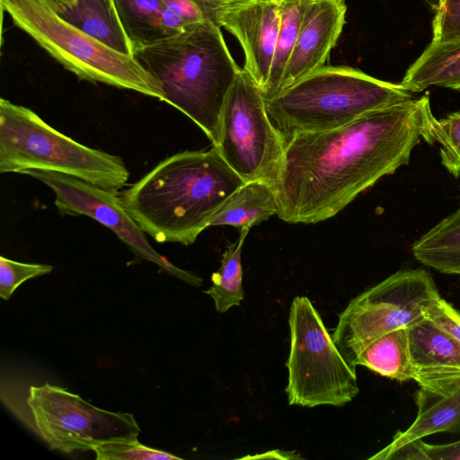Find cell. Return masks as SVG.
<instances>
[{
  "label": "cell",
  "mask_w": 460,
  "mask_h": 460,
  "mask_svg": "<svg viewBox=\"0 0 460 460\" xmlns=\"http://www.w3.org/2000/svg\"><path fill=\"white\" fill-rule=\"evenodd\" d=\"M423 447L429 460H460V439L440 445L423 442Z\"/></svg>",
  "instance_id": "31"
},
{
  "label": "cell",
  "mask_w": 460,
  "mask_h": 460,
  "mask_svg": "<svg viewBox=\"0 0 460 460\" xmlns=\"http://www.w3.org/2000/svg\"><path fill=\"white\" fill-rule=\"evenodd\" d=\"M132 55L159 83L162 102L188 116L217 146L224 106L241 68L221 28L211 22L195 23Z\"/></svg>",
  "instance_id": "3"
},
{
  "label": "cell",
  "mask_w": 460,
  "mask_h": 460,
  "mask_svg": "<svg viewBox=\"0 0 460 460\" xmlns=\"http://www.w3.org/2000/svg\"><path fill=\"white\" fill-rule=\"evenodd\" d=\"M433 9L431 42L460 40V0H436Z\"/></svg>",
  "instance_id": "28"
},
{
  "label": "cell",
  "mask_w": 460,
  "mask_h": 460,
  "mask_svg": "<svg viewBox=\"0 0 460 460\" xmlns=\"http://www.w3.org/2000/svg\"><path fill=\"white\" fill-rule=\"evenodd\" d=\"M413 381L422 389L447 393L460 383V341L425 317L407 327Z\"/></svg>",
  "instance_id": "14"
},
{
  "label": "cell",
  "mask_w": 460,
  "mask_h": 460,
  "mask_svg": "<svg viewBox=\"0 0 460 460\" xmlns=\"http://www.w3.org/2000/svg\"><path fill=\"white\" fill-rule=\"evenodd\" d=\"M93 451L97 460H182L167 451L141 444L137 436L102 442Z\"/></svg>",
  "instance_id": "26"
},
{
  "label": "cell",
  "mask_w": 460,
  "mask_h": 460,
  "mask_svg": "<svg viewBox=\"0 0 460 460\" xmlns=\"http://www.w3.org/2000/svg\"><path fill=\"white\" fill-rule=\"evenodd\" d=\"M430 112L427 93L332 130L291 137L275 184L279 218L316 224L336 216L379 179L409 164Z\"/></svg>",
  "instance_id": "1"
},
{
  "label": "cell",
  "mask_w": 460,
  "mask_h": 460,
  "mask_svg": "<svg viewBox=\"0 0 460 460\" xmlns=\"http://www.w3.org/2000/svg\"><path fill=\"white\" fill-rule=\"evenodd\" d=\"M438 296L437 286L428 270H398L350 300L339 314L332 338L351 367L355 358L369 342L387 332L407 327L423 318L424 307Z\"/></svg>",
  "instance_id": "8"
},
{
  "label": "cell",
  "mask_w": 460,
  "mask_h": 460,
  "mask_svg": "<svg viewBox=\"0 0 460 460\" xmlns=\"http://www.w3.org/2000/svg\"><path fill=\"white\" fill-rule=\"evenodd\" d=\"M217 24L232 33L244 53L243 69L261 93L265 89L274 58L280 14L278 0H227Z\"/></svg>",
  "instance_id": "12"
},
{
  "label": "cell",
  "mask_w": 460,
  "mask_h": 460,
  "mask_svg": "<svg viewBox=\"0 0 460 460\" xmlns=\"http://www.w3.org/2000/svg\"><path fill=\"white\" fill-rule=\"evenodd\" d=\"M243 183L212 146L162 160L119 195L128 214L155 242L188 246Z\"/></svg>",
  "instance_id": "2"
},
{
  "label": "cell",
  "mask_w": 460,
  "mask_h": 460,
  "mask_svg": "<svg viewBox=\"0 0 460 460\" xmlns=\"http://www.w3.org/2000/svg\"><path fill=\"white\" fill-rule=\"evenodd\" d=\"M27 404L38 435L63 453L93 450L105 441L138 436L132 413L98 408L65 388L31 386Z\"/></svg>",
  "instance_id": "10"
},
{
  "label": "cell",
  "mask_w": 460,
  "mask_h": 460,
  "mask_svg": "<svg viewBox=\"0 0 460 460\" xmlns=\"http://www.w3.org/2000/svg\"><path fill=\"white\" fill-rule=\"evenodd\" d=\"M456 212L460 215V208L456 210Z\"/></svg>",
  "instance_id": "34"
},
{
  "label": "cell",
  "mask_w": 460,
  "mask_h": 460,
  "mask_svg": "<svg viewBox=\"0 0 460 460\" xmlns=\"http://www.w3.org/2000/svg\"><path fill=\"white\" fill-rule=\"evenodd\" d=\"M13 23L78 78L163 100L159 83L119 53L62 19L41 0H1Z\"/></svg>",
  "instance_id": "6"
},
{
  "label": "cell",
  "mask_w": 460,
  "mask_h": 460,
  "mask_svg": "<svg viewBox=\"0 0 460 460\" xmlns=\"http://www.w3.org/2000/svg\"><path fill=\"white\" fill-rule=\"evenodd\" d=\"M423 315L438 328L460 341V312L441 296L431 300Z\"/></svg>",
  "instance_id": "29"
},
{
  "label": "cell",
  "mask_w": 460,
  "mask_h": 460,
  "mask_svg": "<svg viewBox=\"0 0 460 460\" xmlns=\"http://www.w3.org/2000/svg\"><path fill=\"white\" fill-rule=\"evenodd\" d=\"M122 27L133 50L172 36L165 26L161 0H114Z\"/></svg>",
  "instance_id": "20"
},
{
  "label": "cell",
  "mask_w": 460,
  "mask_h": 460,
  "mask_svg": "<svg viewBox=\"0 0 460 460\" xmlns=\"http://www.w3.org/2000/svg\"><path fill=\"white\" fill-rule=\"evenodd\" d=\"M413 398L417 406L414 421L407 429L398 430L392 441L369 460H384L385 456L402 445L432 434H460V383L442 394L420 387Z\"/></svg>",
  "instance_id": "15"
},
{
  "label": "cell",
  "mask_w": 460,
  "mask_h": 460,
  "mask_svg": "<svg viewBox=\"0 0 460 460\" xmlns=\"http://www.w3.org/2000/svg\"><path fill=\"white\" fill-rule=\"evenodd\" d=\"M249 230L241 229L237 241L226 246L219 269L211 275V287L204 291L213 298L218 313L241 305L244 297L241 255Z\"/></svg>",
  "instance_id": "22"
},
{
  "label": "cell",
  "mask_w": 460,
  "mask_h": 460,
  "mask_svg": "<svg viewBox=\"0 0 460 460\" xmlns=\"http://www.w3.org/2000/svg\"><path fill=\"white\" fill-rule=\"evenodd\" d=\"M357 366L399 382L413 380L407 328L392 330L373 340L353 360L351 367Z\"/></svg>",
  "instance_id": "18"
},
{
  "label": "cell",
  "mask_w": 460,
  "mask_h": 460,
  "mask_svg": "<svg viewBox=\"0 0 460 460\" xmlns=\"http://www.w3.org/2000/svg\"><path fill=\"white\" fill-rule=\"evenodd\" d=\"M288 323V404L343 406L351 402L359 393L356 369L341 354L308 297L293 299Z\"/></svg>",
  "instance_id": "7"
},
{
  "label": "cell",
  "mask_w": 460,
  "mask_h": 460,
  "mask_svg": "<svg viewBox=\"0 0 460 460\" xmlns=\"http://www.w3.org/2000/svg\"><path fill=\"white\" fill-rule=\"evenodd\" d=\"M401 84L411 93L431 86L460 92V55L451 58L420 56L407 69Z\"/></svg>",
  "instance_id": "23"
},
{
  "label": "cell",
  "mask_w": 460,
  "mask_h": 460,
  "mask_svg": "<svg viewBox=\"0 0 460 460\" xmlns=\"http://www.w3.org/2000/svg\"><path fill=\"white\" fill-rule=\"evenodd\" d=\"M414 258L441 273L460 276V215L447 216L416 240Z\"/></svg>",
  "instance_id": "19"
},
{
  "label": "cell",
  "mask_w": 460,
  "mask_h": 460,
  "mask_svg": "<svg viewBox=\"0 0 460 460\" xmlns=\"http://www.w3.org/2000/svg\"><path fill=\"white\" fill-rule=\"evenodd\" d=\"M56 13L75 4L76 0H41Z\"/></svg>",
  "instance_id": "33"
},
{
  "label": "cell",
  "mask_w": 460,
  "mask_h": 460,
  "mask_svg": "<svg viewBox=\"0 0 460 460\" xmlns=\"http://www.w3.org/2000/svg\"><path fill=\"white\" fill-rule=\"evenodd\" d=\"M412 97L401 83L383 81L350 66L325 65L265 100V109L286 142L297 134L343 127Z\"/></svg>",
  "instance_id": "4"
},
{
  "label": "cell",
  "mask_w": 460,
  "mask_h": 460,
  "mask_svg": "<svg viewBox=\"0 0 460 460\" xmlns=\"http://www.w3.org/2000/svg\"><path fill=\"white\" fill-rule=\"evenodd\" d=\"M217 147L245 182L265 181L276 184L285 141L267 115L259 87L243 68H240L227 95Z\"/></svg>",
  "instance_id": "9"
},
{
  "label": "cell",
  "mask_w": 460,
  "mask_h": 460,
  "mask_svg": "<svg viewBox=\"0 0 460 460\" xmlns=\"http://www.w3.org/2000/svg\"><path fill=\"white\" fill-rule=\"evenodd\" d=\"M424 141L429 145L439 144L442 165L457 178L460 175V111L438 119L431 111L427 118Z\"/></svg>",
  "instance_id": "24"
},
{
  "label": "cell",
  "mask_w": 460,
  "mask_h": 460,
  "mask_svg": "<svg viewBox=\"0 0 460 460\" xmlns=\"http://www.w3.org/2000/svg\"><path fill=\"white\" fill-rule=\"evenodd\" d=\"M57 13L107 47L132 55V45L122 27L114 0H76L75 5Z\"/></svg>",
  "instance_id": "17"
},
{
  "label": "cell",
  "mask_w": 460,
  "mask_h": 460,
  "mask_svg": "<svg viewBox=\"0 0 460 460\" xmlns=\"http://www.w3.org/2000/svg\"><path fill=\"white\" fill-rule=\"evenodd\" d=\"M346 12L345 0L308 1L279 92L325 66L342 32Z\"/></svg>",
  "instance_id": "13"
},
{
  "label": "cell",
  "mask_w": 460,
  "mask_h": 460,
  "mask_svg": "<svg viewBox=\"0 0 460 460\" xmlns=\"http://www.w3.org/2000/svg\"><path fill=\"white\" fill-rule=\"evenodd\" d=\"M53 266L24 263L0 257V296L8 300L17 288L31 279L50 273Z\"/></svg>",
  "instance_id": "27"
},
{
  "label": "cell",
  "mask_w": 460,
  "mask_h": 460,
  "mask_svg": "<svg viewBox=\"0 0 460 460\" xmlns=\"http://www.w3.org/2000/svg\"><path fill=\"white\" fill-rule=\"evenodd\" d=\"M51 171L118 191L129 177L123 160L72 139L29 108L0 99V172Z\"/></svg>",
  "instance_id": "5"
},
{
  "label": "cell",
  "mask_w": 460,
  "mask_h": 460,
  "mask_svg": "<svg viewBox=\"0 0 460 460\" xmlns=\"http://www.w3.org/2000/svg\"><path fill=\"white\" fill-rule=\"evenodd\" d=\"M279 212L276 186L265 181L243 183L224 203L209 226L251 228Z\"/></svg>",
  "instance_id": "16"
},
{
  "label": "cell",
  "mask_w": 460,
  "mask_h": 460,
  "mask_svg": "<svg viewBox=\"0 0 460 460\" xmlns=\"http://www.w3.org/2000/svg\"><path fill=\"white\" fill-rule=\"evenodd\" d=\"M165 6L164 22L172 35L195 23L217 24V13L227 0H161ZM221 28V27H220Z\"/></svg>",
  "instance_id": "25"
},
{
  "label": "cell",
  "mask_w": 460,
  "mask_h": 460,
  "mask_svg": "<svg viewBox=\"0 0 460 460\" xmlns=\"http://www.w3.org/2000/svg\"><path fill=\"white\" fill-rule=\"evenodd\" d=\"M261 459V458H270V459H302L299 454L296 452L290 451H282V450H270L262 454H258L254 456H245L242 457V459Z\"/></svg>",
  "instance_id": "32"
},
{
  "label": "cell",
  "mask_w": 460,
  "mask_h": 460,
  "mask_svg": "<svg viewBox=\"0 0 460 460\" xmlns=\"http://www.w3.org/2000/svg\"><path fill=\"white\" fill-rule=\"evenodd\" d=\"M309 0H278L280 14L274 58L267 85L261 93L264 100L279 93L284 73L298 37Z\"/></svg>",
  "instance_id": "21"
},
{
  "label": "cell",
  "mask_w": 460,
  "mask_h": 460,
  "mask_svg": "<svg viewBox=\"0 0 460 460\" xmlns=\"http://www.w3.org/2000/svg\"><path fill=\"white\" fill-rule=\"evenodd\" d=\"M24 174L39 180L54 192V203L61 214L92 217L111 229L138 261L153 262L161 270L191 286L202 285L199 276L175 266L152 247L146 233L123 206L118 191L51 171L31 170Z\"/></svg>",
  "instance_id": "11"
},
{
  "label": "cell",
  "mask_w": 460,
  "mask_h": 460,
  "mask_svg": "<svg viewBox=\"0 0 460 460\" xmlns=\"http://www.w3.org/2000/svg\"><path fill=\"white\" fill-rule=\"evenodd\" d=\"M423 439L408 442L385 456L384 460H429Z\"/></svg>",
  "instance_id": "30"
}]
</instances>
